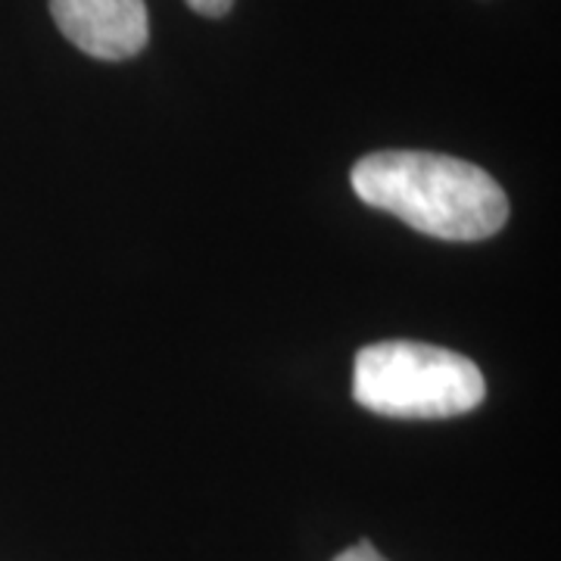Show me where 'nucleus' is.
I'll list each match as a JSON object with an SVG mask.
<instances>
[{
	"instance_id": "nucleus-1",
	"label": "nucleus",
	"mask_w": 561,
	"mask_h": 561,
	"mask_svg": "<svg viewBox=\"0 0 561 561\" xmlns=\"http://www.w3.org/2000/svg\"><path fill=\"white\" fill-rule=\"evenodd\" d=\"M350 181L362 203L440 241H486L508 219V197L490 172L443 153H368L353 165Z\"/></svg>"
},
{
	"instance_id": "nucleus-2",
	"label": "nucleus",
	"mask_w": 561,
	"mask_h": 561,
	"mask_svg": "<svg viewBox=\"0 0 561 561\" xmlns=\"http://www.w3.org/2000/svg\"><path fill=\"white\" fill-rule=\"evenodd\" d=\"M483 397L481 368L434 343H371L353 368V400L383 419H456L474 412Z\"/></svg>"
},
{
	"instance_id": "nucleus-3",
	"label": "nucleus",
	"mask_w": 561,
	"mask_h": 561,
	"mask_svg": "<svg viewBox=\"0 0 561 561\" xmlns=\"http://www.w3.org/2000/svg\"><path fill=\"white\" fill-rule=\"evenodd\" d=\"M50 16L94 60H131L150 38L144 0H50Z\"/></svg>"
},
{
	"instance_id": "nucleus-4",
	"label": "nucleus",
	"mask_w": 561,
	"mask_h": 561,
	"mask_svg": "<svg viewBox=\"0 0 561 561\" xmlns=\"http://www.w3.org/2000/svg\"><path fill=\"white\" fill-rule=\"evenodd\" d=\"M194 13H201V16H209V20H219L225 16L231 7H234V0H184Z\"/></svg>"
},
{
	"instance_id": "nucleus-5",
	"label": "nucleus",
	"mask_w": 561,
	"mask_h": 561,
	"mask_svg": "<svg viewBox=\"0 0 561 561\" xmlns=\"http://www.w3.org/2000/svg\"><path fill=\"white\" fill-rule=\"evenodd\" d=\"M334 561H387V559H383L381 552H378L371 542L362 540L359 546H353V549H343L341 556H337Z\"/></svg>"
}]
</instances>
